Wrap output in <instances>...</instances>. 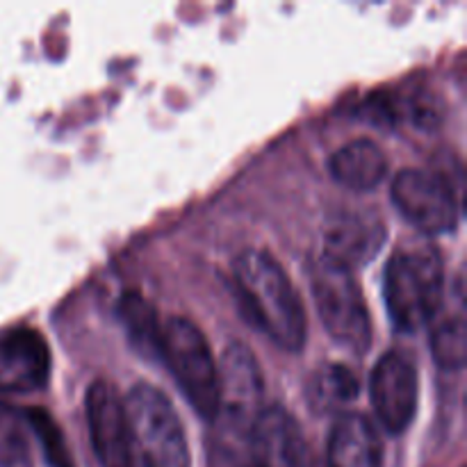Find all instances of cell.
Returning <instances> with one entry per match:
<instances>
[{
	"instance_id": "obj_1",
	"label": "cell",
	"mask_w": 467,
	"mask_h": 467,
	"mask_svg": "<svg viewBox=\"0 0 467 467\" xmlns=\"http://www.w3.org/2000/svg\"><path fill=\"white\" fill-rule=\"evenodd\" d=\"M233 287L244 317L278 349L299 351L304 347V304L272 254L249 249L237 255L233 263Z\"/></svg>"
},
{
	"instance_id": "obj_2",
	"label": "cell",
	"mask_w": 467,
	"mask_h": 467,
	"mask_svg": "<svg viewBox=\"0 0 467 467\" xmlns=\"http://www.w3.org/2000/svg\"><path fill=\"white\" fill-rule=\"evenodd\" d=\"M383 299L397 331L427 327L445 301V267L436 251H401L383 274Z\"/></svg>"
},
{
	"instance_id": "obj_3",
	"label": "cell",
	"mask_w": 467,
	"mask_h": 467,
	"mask_svg": "<svg viewBox=\"0 0 467 467\" xmlns=\"http://www.w3.org/2000/svg\"><path fill=\"white\" fill-rule=\"evenodd\" d=\"M158 356L181 386L192 409L208 422L217 420L219 372L208 340L190 319L171 317L160 328Z\"/></svg>"
},
{
	"instance_id": "obj_4",
	"label": "cell",
	"mask_w": 467,
	"mask_h": 467,
	"mask_svg": "<svg viewBox=\"0 0 467 467\" xmlns=\"http://www.w3.org/2000/svg\"><path fill=\"white\" fill-rule=\"evenodd\" d=\"M310 287L328 336L354 354H365L372 347V322L351 269L319 255L310 269Z\"/></svg>"
},
{
	"instance_id": "obj_5",
	"label": "cell",
	"mask_w": 467,
	"mask_h": 467,
	"mask_svg": "<svg viewBox=\"0 0 467 467\" xmlns=\"http://www.w3.org/2000/svg\"><path fill=\"white\" fill-rule=\"evenodd\" d=\"M132 450L146 467H190V447L185 429L171 401L153 386L132 388L123 400Z\"/></svg>"
},
{
	"instance_id": "obj_6",
	"label": "cell",
	"mask_w": 467,
	"mask_h": 467,
	"mask_svg": "<svg viewBox=\"0 0 467 467\" xmlns=\"http://www.w3.org/2000/svg\"><path fill=\"white\" fill-rule=\"evenodd\" d=\"M390 196L406 222L424 235H445L459 223V201L442 173L404 169L392 181Z\"/></svg>"
},
{
	"instance_id": "obj_7",
	"label": "cell",
	"mask_w": 467,
	"mask_h": 467,
	"mask_svg": "<svg viewBox=\"0 0 467 467\" xmlns=\"http://www.w3.org/2000/svg\"><path fill=\"white\" fill-rule=\"evenodd\" d=\"M219 372V410L217 420L226 418L233 429L249 433L251 424L265 409L263 374L254 354L240 342L226 347Z\"/></svg>"
},
{
	"instance_id": "obj_8",
	"label": "cell",
	"mask_w": 467,
	"mask_h": 467,
	"mask_svg": "<svg viewBox=\"0 0 467 467\" xmlns=\"http://www.w3.org/2000/svg\"><path fill=\"white\" fill-rule=\"evenodd\" d=\"M418 368L404 351H388L381 356L369 377V397L377 418L390 433L410 427L418 410Z\"/></svg>"
},
{
	"instance_id": "obj_9",
	"label": "cell",
	"mask_w": 467,
	"mask_h": 467,
	"mask_svg": "<svg viewBox=\"0 0 467 467\" xmlns=\"http://www.w3.org/2000/svg\"><path fill=\"white\" fill-rule=\"evenodd\" d=\"M87 422L91 447L100 465L135 467V450L123 400L108 381H94L87 390Z\"/></svg>"
},
{
	"instance_id": "obj_10",
	"label": "cell",
	"mask_w": 467,
	"mask_h": 467,
	"mask_svg": "<svg viewBox=\"0 0 467 467\" xmlns=\"http://www.w3.org/2000/svg\"><path fill=\"white\" fill-rule=\"evenodd\" d=\"M246 436L251 467H306L304 433L281 406H265Z\"/></svg>"
},
{
	"instance_id": "obj_11",
	"label": "cell",
	"mask_w": 467,
	"mask_h": 467,
	"mask_svg": "<svg viewBox=\"0 0 467 467\" xmlns=\"http://www.w3.org/2000/svg\"><path fill=\"white\" fill-rule=\"evenodd\" d=\"M50 377V349L35 328H16L0 340V390H41Z\"/></svg>"
},
{
	"instance_id": "obj_12",
	"label": "cell",
	"mask_w": 467,
	"mask_h": 467,
	"mask_svg": "<svg viewBox=\"0 0 467 467\" xmlns=\"http://www.w3.org/2000/svg\"><path fill=\"white\" fill-rule=\"evenodd\" d=\"M386 228L379 217H363L358 213H340L324 228V258L354 269L368 263L383 246Z\"/></svg>"
},
{
	"instance_id": "obj_13",
	"label": "cell",
	"mask_w": 467,
	"mask_h": 467,
	"mask_svg": "<svg viewBox=\"0 0 467 467\" xmlns=\"http://www.w3.org/2000/svg\"><path fill=\"white\" fill-rule=\"evenodd\" d=\"M383 442L374 424L358 413L336 420L328 436V467H381Z\"/></svg>"
},
{
	"instance_id": "obj_14",
	"label": "cell",
	"mask_w": 467,
	"mask_h": 467,
	"mask_svg": "<svg viewBox=\"0 0 467 467\" xmlns=\"http://www.w3.org/2000/svg\"><path fill=\"white\" fill-rule=\"evenodd\" d=\"M331 173L340 185L354 192L374 190L388 173V158L372 140H356L331 158Z\"/></svg>"
},
{
	"instance_id": "obj_15",
	"label": "cell",
	"mask_w": 467,
	"mask_h": 467,
	"mask_svg": "<svg viewBox=\"0 0 467 467\" xmlns=\"http://www.w3.org/2000/svg\"><path fill=\"white\" fill-rule=\"evenodd\" d=\"M431 354L442 369H450V372L463 369L467 358V331L461 315L445 319L433 328Z\"/></svg>"
},
{
	"instance_id": "obj_16",
	"label": "cell",
	"mask_w": 467,
	"mask_h": 467,
	"mask_svg": "<svg viewBox=\"0 0 467 467\" xmlns=\"http://www.w3.org/2000/svg\"><path fill=\"white\" fill-rule=\"evenodd\" d=\"M119 315H121L132 342L140 349H153L158 354L160 324L149 301L137 295H126L121 299V304H119Z\"/></svg>"
},
{
	"instance_id": "obj_17",
	"label": "cell",
	"mask_w": 467,
	"mask_h": 467,
	"mask_svg": "<svg viewBox=\"0 0 467 467\" xmlns=\"http://www.w3.org/2000/svg\"><path fill=\"white\" fill-rule=\"evenodd\" d=\"M27 427L23 410L0 400V467H16L27 456Z\"/></svg>"
},
{
	"instance_id": "obj_18",
	"label": "cell",
	"mask_w": 467,
	"mask_h": 467,
	"mask_svg": "<svg viewBox=\"0 0 467 467\" xmlns=\"http://www.w3.org/2000/svg\"><path fill=\"white\" fill-rule=\"evenodd\" d=\"M23 415H26V422L27 427L32 429V433L39 438L41 447H44L46 461H48L50 467H73V461L71 456H68L67 445H64L62 433H59L53 418L41 409L23 410Z\"/></svg>"
},
{
	"instance_id": "obj_19",
	"label": "cell",
	"mask_w": 467,
	"mask_h": 467,
	"mask_svg": "<svg viewBox=\"0 0 467 467\" xmlns=\"http://www.w3.org/2000/svg\"><path fill=\"white\" fill-rule=\"evenodd\" d=\"M315 390H317V400H322L324 404H345L358 395V379L354 377L351 369L331 365L328 369L319 372Z\"/></svg>"
},
{
	"instance_id": "obj_20",
	"label": "cell",
	"mask_w": 467,
	"mask_h": 467,
	"mask_svg": "<svg viewBox=\"0 0 467 467\" xmlns=\"http://www.w3.org/2000/svg\"><path fill=\"white\" fill-rule=\"evenodd\" d=\"M397 117H406L409 121H413L415 126L424 128V130H431L433 126L441 123L442 105L431 91H418V94L409 96V99L397 108Z\"/></svg>"
}]
</instances>
